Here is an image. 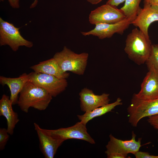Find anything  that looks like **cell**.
Masks as SVG:
<instances>
[{
  "label": "cell",
  "instance_id": "cell-1",
  "mask_svg": "<svg viewBox=\"0 0 158 158\" xmlns=\"http://www.w3.org/2000/svg\"><path fill=\"white\" fill-rule=\"evenodd\" d=\"M152 44L150 37L136 28L127 35L124 50L130 60L141 65L148 59Z\"/></svg>",
  "mask_w": 158,
  "mask_h": 158
},
{
  "label": "cell",
  "instance_id": "cell-2",
  "mask_svg": "<svg viewBox=\"0 0 158 158\" xmlns=\"http://www.w3.org/2000/svg\"><path fill=\"white\" fill-rule=\"evenodd\" d=\"M52 97L46 90L28 81L20 92L17 104L26 113L30 107L43 111L47 107Z\"/></svg>",
  "mask_w": 158,
  "mask_h": 158
},
{
  "label": "cell",
  "instance_id": "cell-3",
  "mask_svg": "<svg viewBox=\"0 0 158 158\" xmlns=\"http://www.w3.org/2000/svg\"><path fill=\"white\" fill-rule=\"evenodd\" d=\"M88 57L87 53L77 54L65 46L61 51L55 54L53 58L63 71L81 75L85 70Z\"/></svg>",
  "mask_w": 158,
  "mask_h": 158
},
{
  "label": "cell",
  "instance_id": "cell-4",
  "mask_svg": "<svg viewBox=\"0 0 158 158\" xmlns=\"http://www.w3.org/2000/svg\"><path fill=\"white\" fill-rule=\"evenodd\" d=\"M127 111L129 122L133 126L136 127L142 118L158 114V99H141L134 94Z\"/></svg>",
  "mask_w": 158,
  "mask_h": 158
},
{
  "label": "cell",
  "instance_id": "cell-5",
  "mask_svg": "<svg viewBox=\"0 0 158 158\" xmlns=\"http://www.w3.org/2000/svg\"><path fill=\"white\" fill-rule=\"evenodd\" d=\"M19 28L0 18V46L8 45L15 51H17L20 46H25L28 48L32 47V42L23 37L19 31Z\"/></svg>",
  "mask_w": 158,
  "mask_h": 158
},
{
  "label": "cell",
  "instance_id": "cell-6",
  "mask_svg": "<svg viewBox=\"0 0 158 158\" xmlns=\"http://www.w3.org/2000/svg\"><path fill=\"white\" fill-rule=\"evenodd\" d=\"M29 81L56 97L65 91L68 83L66 79H59L48 74L32 72L28 74Z\"/></svg>",
  "mask_w": 158,
  "mask_h": 158
},
{
  "label": "cell",
  "instance_id": "cell-7",
  "mask_svg": "<svg viewBox=\"0 0 158 158\" xmlns=\"http://www.w3.org/2000/svg\"><path fill=\"white\" fill-rule=\"evenodd\" d=\"M126 18L120 9L106 3L92 11L89 20L90 23L95 25L100 23H114Z\"/></svg>",
  "mask_w": 158,
  "mask_h": 158
},
{
  "label": "cell",
  "instance_id": "cell-8",
  "mask_svg": "<svg viewBox=\"0 0 158 158\" xmlns=\"http://www.w3.org/2000/svg\"><path fill=\"white\" fill-rule=\"evenodd\" d=\"M136 137V135L133 131L131 139L128 140L118 139L110 134L109 135L110 140L106 146L107 150L105 153L107 155L116 153H121L127 157L129 153L134 155L139 151L142 146V138H139L137 141Z\"/></svg>",
  "mask_w": 158,
  "mask_h": 158
},
{
  "label": "cell",
  "instance_id": "cell-9",
  "mask_svg": "<svg viewBox=\"0 0 158 158\" xmlns=\"http://www.w3.org/2000/svg\"><path fill=\"white\" fill-rule=\"evenodd\" d=\"M86 125L80 121L69 127L47 130L53 135L63 141L68 139H74L83 140L90 144H95V140L87 132Z\"/></svg>",
  "mask_w": 158,
  "mask_h": 158
},
{
  "label": "cell",
  "instance_id": "cell-10",
  "mask_svg": "<svg viewBox=\"0 0 158 158\" xmlns=\"http://www.w3.org/2000/svg\"><path fill=\"white\" fill-rule=\"evenodd\" d=\"M130 24L131 21L126 18L114 23L97 24L93 29L87 32H82L81 33L84 36L93 35L97 37L99 39H103L111 37L115 33L123 34Z\"/></svg>",
  "mask_w": 158,
  "mask_h": 158
},
{
  "label": "cell",
  "instance_id": "cell-11",
  "mask_svg": "<svg viewBox=\"0 0 158 158\" xmlns=\"http://www.w3.org/2000/svg\"><path fill=\"white\" fill-rule=\"evenodd\" d=\"M40 142V150L45 158H53L59 147L64 142L54 136L46 129L34 123Z\"/></svg>",
  "mask_w": 158,
  "mask_h": 158
},
{
  "label": "cell",
  "instance_id": "cell-12",
  "mask_svg": "<svg viewBox=\"0 0 158 158\" xmlns=\"http://www.w3.org/2000/svg\"><path fill=\"white\" fill-rule=\"evenodd\" d=\"M148 70L141 83L140 90L138 93L134 95L142 99H158V71L152 67Z\"/></svg>",
  "mask_w": 158,
  "mask_h": 158
},
{
  "label": "cell",
  "instance_id": "cell-13",
  "mask_svg": "<svg viewBox=\"0 0 158 158\" xmlns=\"http://www.w3.org/2000/svg\"><path fill=\"white\" fill-rule=\"evenodd\" d=\"M156 21H158V7L153 5L144 4L143 8H140L131 24L138 27L145 36L149 37L148 28L152 23Z\"/></svg>",
  "mask_w": 158,
  "mask_h": 158
},
{
  "label": "cell",
  "instance_id": "cell-14",
  "mask_svg": "<svg viewBox=\"0 0 158 158\" xmlns=\"http://www.w3.org/2000/svg\"><path fill=\"white\" fill-rule=\"evenodd\" d=\"M79 95L80 109L85 112L108 104L110 101L109 94L103 93L96 95L92 90L86 87L81 90Z\"/></svg>",
  "mask_w": 158,
  "mask_h": 158
},
{
  "label": "cell",
  "instance_id": "cell-15",
  "mask_svg": "<svg viewBox=\"0 0 158 158\" xmlns=\"http://www.w3.org/2000/svg\"><path fill=\"white\" fill-rule=\"evenodd\" d=\"M29 80V75L26 73L16 78L0 76V84L3 86L7 85L10 89V99L13 105L17 104L18 95Z\"/></svg>",
  "mask_w": 158,
  "mask_h": 158
},
{
  "label": "cell",
  "instance_id": "cell-16",
  "mask_svg": "<svg viewBox=\"0 0 158 158\" xmlns=\"http://www.w3.org/2000/svg\"><path fill=\"white\" fill-rule=\"evenodd\" d=\"M12 105L9 97L3 95L0 100V116L5 118L7 123V129L10 135L13 134L15 126L19 121L18 114L13 111Z\"/></svg>",
  "mask_w": 158,
  "mask_h": 158
},
{
  "label": "cell",
  "instance_id": "cell-17",
  "mask_svg": "<svg viewBox=\"0 0 158 158\" xmlns=\"http://www.w3.org/2000/svg\"><path fill=\"white\" fill-rule=\"evenodd\" d=\"M30 68L35 72L53 75L59 79H66L70 75L69 73L62 71L53 57L41 62L31 66Z\"/></svg>",
  "mask_w": 158,
  "mask_h": 158
},
{
  "label": "cell",
  "instance_id": "cell-18",
  "mask_svg": "<svg viewBox=\"0 0 158 158\" xmlns=\"http://www.w3.org/2000/svg\"><path fill=\"white\" fill-rule=\"evenodd\" d=\"M122 104V99L118 97L113 103H108L91 111L85 112L83 114L78 115L77 116L80 121L86 124L94 118L111 111L115 107Z\"/></svg>",
  "mask_w": 158,
  "mask_h": 158
},
{
  "label": "cell",
  "instance_id": "cell-19",
  "mask_svg": "<svg viewBox=\"0 0 158 158\" xmlns=\"http://www.w3.org/2000/svg\"><path fill=\"white\" fill-rule=\"evenodd\" d=\"M142 0H125L123 6L120 8L126 18L131 22L136 17L140 8Z\"/></svg>",
  "mask_w": 158,
  "mask_h": 158
},
{
  "label": "cell",
  "instance_id": "cell-20",
  "mask_svg": "<svg viewBox=\"0 0 158 158\" xmlns=\"http://www.w3.org/2000/svg\"><path fill=\"white\" fill-rule=\"evenodd\" d=\"M148 69L153 68L158 71V44H152L151 52L146 62Z\"/></svg>",
  "mask_w": 158,
  "mask_h": 158
},
{
  "label": "cell",
  "instance_id": "cell-21",
  "mask_svg": "<svg viewBox=\"0 0 158 158\" xmlns=\"http://www.w3.org/2000/svg\"><path fill=\"white\" fill-rule=\"evenodd\" d=\"M9 134L7 128H0V150H3L8 140Z\"/></svg>",
  "mask_w": 158,
  "mask_h": 158
},
{
  "label": "cell",
  "instance_id": "cell-22",
  "mask_svg": "<svg viewBox=\"0 0 158 158\" xmlns=\"http://www.w3.org/2000/svg\"><path fill=\"white\" fill-rule=\"evenodd\" d=\"M147 121L152 126L158 130V114L149 117Z\"/></svg>",
  "mask_w": 158,
  "mask_h": 158
},
{
  "label": "cell",
  "instance_id": "cell-23",
  "mask_svg": "<svg viewBox=\"0 0 158 158\" xmlns=\"http://www.w3.org/2000/svg\"><path fill=\"white\" fill-rule=\"evenodd\" d=\"M136 158H158V155H150L147 152L138 151L134 154Z\"/></svg>",
  "mask_w": 158,
  "mask_h": 158
},
{
  "label": "cell",
  "instance_id": "cell-24",
  "mask_svg": "<svg viewBox=\"0 0 158 158\" xmlns=\"http://www.w3.org/2000/svg\"><path fill=\"white\" fill-rule=\"evenodd\" d=\"M125 0H108L106 4L110 5L117 6L121 4L125 1Z\"/></svg>",
  "mask_w": 158,
  "mask_h": 158
},
{
  "label": "cell",
  "instance_id": "cell-25",
  "mask_svg": "<svg viewBox=\"0 0 158 158\" xmlns=\"http://www.w3.org/2000/svg\"><path fill=\"white\" fill-rule=\"evenodd\" d=\"M3 1L4 0H1ZM10 4L13 8H18L19 7V0H8Z\"/></svg>",
  "mask_w": 158,
  "mask_h": 158
},
{
  "label": "cell",
  "instance_id": "cell-26",
  "mask_svg": "<svg viewBox=\"0 0 158 158\" xmlns=\"http://www.w3.org/2000/svg\"><path fill=\"white\" fill-rule=\"evenodd\" d=\"M143 3L144 5H153L158 7V0H144Z\"/></svg>",
  "mask_w": 158,
  "mask_h": 158
},
{
  "label": "cell",
  "instance_id": "cell-27",
  "mask_svg": "<svg viewBox=\"0 0 158 158\" xmlns=\"http://www.w3.org/2000/svg\"><path fill=\"white\" fill-rule=\"evenodd\" d=\"M87 1L92 4H97L101 2L102 0H86Z\"/></svg>",
  "mask_w": 158,
  "mask_h": 158
},
{
  "label": "cell",
  "instance_id": "cell-28",
  "mask_svg": "<svg viewBox=\"0 0 158 158\" xmlns=\"http://www.w3.org/2000/svg\"><path fill=\"white\" fill-rule=\"evenodd\" d=\"M37 0H35L34 2L31 5L30 8H33L35 7L37 5Z\"/></svg>",
  "mask_w": 158,
  "mask_h": 158
},
{
  "label": "cell",
  "instance_id": "cell-29",
  "mask_svg": "<svg viewBox=\"0 0 158 158\" xmlns=\"http://www.w3.org/2000/svg\"><path fill=\"white\" fill-rule=\"evenodd\" d=\"M157 134H158V131L157 132ZM157 142H158V140H157Z\"/></svg>",
  "mask_w": 158,
  "mask_h": 158
}]
</instances>
